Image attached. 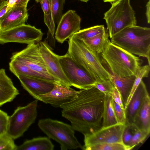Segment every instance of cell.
Here are the masks:
<instances>
[{"mask_svg":"<svg viewBox=\"0 0 150 150\" xmlns=\"http://www.w3.org/2000/svg\"><path fill=\"white\" fill-rule=\"evenodd\" d=\"M63 72L71 86L81 90L94 86L96 82L81 67L67 52L59 55Z\"/></svg>","mask_w":150,"mask_h":150,"instance_id":"obj_9","label":"cell"},{"mask_svg":"<svg viewBox=\"0 0 150 150\" xmlns=\"http://www.w3.org/2000/svg\"><path fill=\"white\" fill-rule=\"evenodd\" d=\"M23 88L35 99L39 96L46 94L52 90L55 83L45 80L20 75L17 77Z\"/></svg>","mask_w":150,"mask_h":150,"instance_id":"obj_16","label":"cell"},{"mask_svg":"<svg viewBox=\"0 0 150 150\" xmlns=\"http://www.w3.org/2000/svg\"><path fill=\"white\" fill-rule=\"evenodd\" d=\"M105 95H111L115 86L110 79L101 83H96L94 86Z\"/></svg>","mask_w":150,"mask_h":150,"instance_id":"obj_34","label":"cell"},{"mask_svg":"<svg viewBox=\"0 0 150 150\" xmlns=\"http://www.w3.org/2000/svg\"><path fill=\"white\" fill-rule=\"evenodd\" d=\"M146 16L147 20V22L149 24L150 23V1L149 0L147 2L146 6Z\"/></svg>","mask_w":150,"mask_h":150,"instance_id":"obj_38","label":"cell"},{"mask_svg":"<svg viewBox=\"0 0 150 150\" xmlns=\"http://www.w3.org/2000/svg\"><path fill=\"white\" fill-rule=\"evenodd\" d=\"M79 91L60 83H56L53 88L50 91L39 96V100L50 104L54 107H60L63 104L68 102L73 99Z\"/></svg>","mask_w":150,"mask_h":150,"instance_id":"obj_14","label":"cell"},{"mask_svg":"<svg viewBox=\"0 0 150 150\" xmlns=\"http://www.w3.org/2000/svg\"><path fill=\"white\" fill-rule=\"evenodd\" d=\"M9 117L7 113L0 109V135L6 133Z\"/></svg>","mask_w":150,"mask_h":150,"instance_id":"obj_35","label":"cell"},{"mask_svg":"<svg viewBox=\"0 0 150 150\" xmlns=\"http://www.w3.org/2000/svg\"><path fill=\"white\" fill-rule=\"evenodd\" d=\"M79 0V1H82V2H88V1H89L90 0Z\"/></svg>","mask_w":150,"mask_h":150,"instance_id":"obj_43","label":"cell"},{"mask_svg":"<svg viewBox=\"0 0 150 150\" xmlns=\"http://www.w3.org/2000/svg\"><path fill=\"white\" fill-rule=\"evenodd\" d=\"M149 94L142 80L138 86L125 108V124L132 125L134 117Z\"/></svg>","mask_w":150,"mask_h":150,"instance_id":"obj_17","label":"cell"},{"mask_svg":"<svg viewBox=\"0 0 150 150\" xmlns=\"http://www.w3.org/2000/svg\"><path fill=\"white\" fill-rule=\"evenodd\" d=\"M38 125L48 137L60 144L62 150L82 149L83 146L75 136V130L71 125L47 118L40 120Z\"/></svg>","mask_w":150,"mask_h":150,"instance_id":"obj_5","label":"cell"},{"mask_svg":"<svg viewBox=\"0 0 150 150\" xmlns=\"http://www.w3.org/2000/svg\"><path fill=\"white\" fill-rule=\"evenodd\" d=\"M10 59H15L24 64L41 76L46 81L54 83H60L48 73L38 43L28 45L22 50L13 53Z\"/></svg>","mask_w":150,"mask_h":150,"instance_id":"obj_8","label":"cell"},{"mask_svg":"<svg viewBox=\"0 0 150 150\" xmlns=\"http://www.w3.org/2000/svg\"><path fill=\"white\" fill-rule=\"evenodd\" d=\"M28 16L27 6L15 5L0 18V32L25 24Z\"/></svg>","mask_w":150,"mask_h":150,"instance_id":"obj_15","label":"cell"},{"mask_svg":"<svg viewBox=\"0 0 150 150\" xmlns=\"http://www.w3.org/2000/svg\"><path fill=\"white\" fill-rule=\"evenodd\" d=\"M19 94L11 79L7 76L5 70L0 69V107L12 101Z\"/></svg>","mask_w":150,"mask_h":150,"instance_id":"obj_18","label":"cell"},{"mask_svg":"<svg viewBox=\"0 0 150 150\" xmlns=\"http://www.w3.org/2000/svg\"><path fill=\"white\" fill-rule=\"evenodd\" d=\"M101 62L106 69L118 76H136L142 61L113 44L109 40L102 53Z\"/></svg>","mask_w":150,"mask_h":150,"instance_id":"obj_3","label":"cell"},{"mask_svg":"<svg viewBox=\"0 0 150 150\" xmlns=\"http://www.w3.org/2000/svg\"><path fill=\"white\" fill-rule=\"evenodd\" d=\"M111 43L127 52L146 58L150 65V29L136 25L127 27L110 38Z\"/></svg>","mask_w":150,"mask_h":150,"instance_id":"obj_4","label":"cell"},{"mask_svg":"<svg viewBox=\"0 0 150 150\" xmlns=\"http://www.w3.org/2000/svg\"><path fill=\"white\" fill-rule=\"evenodd\" d=\"M125 124H117L102 127L92 134L84 136V145L82 149L88 147L102 144L122 143V136Z\"/></svg>","mask_w":150,"mask_h":150,"instance_id":"obj_11","label":"cell"},{"mask_svg":"<svg viewBox=\"0 0 150 150\" xmlns=\"http://www.w3.org/2000/svg\"><path fill=\"white\" fill-rule=\"evenodd\" d=\"M111 96L113 100L120 107L123 108H124L123 106L121 95L119 91L115 87L113 88Z\"/></svg>","mask_w":150,"mask_h":150,"instance_id":"obj_36","label":"cell"},{"mask_svg":"<svg viewBox=\"0 0 150 150\" xmlns=\"http://www.w3.org/2000/svg\"><path fill=\"white\" fill-rule=\"evenodd\" d=\"M54 22L58 24L63 15L65 0H49Z\"/></svg>","mask_w":150,"mask_h":150,"instance_id":"obj_28","label":"cell"},{"mask_svg":"<svg viewBox=\"0 0 150 150\" xmlns=\"http://www.w3.org/2000/svg\"><path fill=\"white\" fill-rule=\"evenodd\" d=\"M6 1V0H0V6Z\"/></svg>","mask_w":150,"mask_h":150,"instance_id":"obj_42","label":"cell"},{"mask_svg":"<svg viewBox=\"0 0 150 150\" xmlns=\"http://www.w3.org/2000/svg\"><path fill=\"white\" fill-rule=\"evenodd\" d=\"M43 35L40 29L25 24L0 32V44L11 42L28 45L36 44L41 40Z\"/></svg>","mask_w":150,"mask_h":150,"instance_id":"obj_10","label":"cell"},{"mask_svg":"<svg viewBox=\"0 0 150 150\" xmlns=\"http://www.w3.org/2000/svg\"><path fill=\"white\" fill-rule=\"evenodd\" d=\"M109 73L111 80L115 87L120 93L124 108L131 93L136 76L127 77L118 76L114 75L110 70L106 69Z\"/></svg>","mask_w":150,"mask_h":150,"instance_id":"obj_19","label":"cell"},{"mask_svg":"<svg viewBox=\"0 0 150 150\" xmlns=\"http://www.w3.org/2000/svg\"><path fill=\"white\" fill-rule=\"evenodd\" d=\"M137 129L149 135L150 132V98L148 96L137 113L132 124Z\"/></svg>","mask_w":150,"mask_h":150,"instance_id":"obj_20","label":"cell"},{"mask_svg":"<svg viewBox=\"0 0 150 150\" xmlns=\"http://www.w3.org/2000/svg\"><path fill=\"white\" fill-rule=\"evenodd\" d=\"M54 146L48 137H38L25 141L16 150H53Z\"/></svg>","mask_w":150,"mask_h":150,"instance_id":"obj_21","label":"cell"},{"mask_svg":"<svg viewBox=\"0 0 150 150\" xmlns=\"http://www.w3.org/2000/svg\"><path fill=\"white\" fill-rule=\"evenodd\" d=\"M38 43L40 52L50 74L61 84L67 87L71 86L62 70L59 55L53 52L46 42L40 41Z\"/></svg>","mask_w":150,"mask_h":150,"instance_id":"obj_12","label":"cell"},{"mask_svg":"<svg viewBox=\"0 0 150 150\" xmlns=\"http://www.w3.org/2000/svg\"><path fill=\"white\" fill-rule=\"evenodd\" d=\"M81 21V17L75 11L70 10L67 11L63 15L57 24L55 39L63 43L80 30Z\"/></svg>","mask_w":150,"mask_h":150,"instance_id":"obj_13","label":"cell"},{"mask_svg":"<svg viewBox=\"0 0 150 150\" xmlns=\"http://www.w3.org/2000/svg\"><path fill=\"white\" fill-rule=\"evenodd\" d=\"M105 97L95 86L81 89L71 100L60 106L62 116L75 131L84 136L92 134L102 127Z\"/></svg>","mask_w":150,"mask_h":150,"instance_id":"obj_1","label":"cell"},{"mask_svg":"<svg viewBox=\"0 0 150 150\" xmlns=\"http://www.w3.org/2000/svg\"><path fill=\"white\" fill-rule=\"evenodd\" d=\"M85 150H126L125 145L122 143H113L102 144L85 148Z\"/></svg>","mask_w":150,"mask_h":150,"instance_id":"obj_29","label":"cell"},{"mask_svg":"<svg viewBox=\"0 0 150 150\" xmlns=\"http://www.w3.org/2000/svg\"><path fill=\"white\" fill-rule=\"evenodd\" d=\"M109 40L108 33L105 31L93 37L82 41L90 50L100 54Z\"/></svg>","mask_w":150,"mask_h":150,"instance_id":"obj_22","label":"cell"},{"mask_svg":"<svg viewBox=\"0 0 150 150\" xmlns=\"http://www.w3.org/2000/svg\"><path fill=\"white\" fill-rule=\"evenodd\" d=\"M112 103L114 113L118 124H125L126 118L125 109L120 107L113 100Z\"/></svg>","mask_w":150,"mask_h":150,"instance_id":"obj_32","label":"cell"},{"mask_svg":"<svg viewBox=\"0 0 150 150\" xmlns=\"http://www.w3.org/2000/svg\"><path fill=\"white\" fill-rule=\"evenodd\" d=\"M148 135L144 132L136 129L127 147V150L132 149L137 144L143 142Z\"/></svg>","mask_w":150,"mask_h":150,"instance_id":"obj_30","label":"cell"},{"mask_svg":"<svg viewBox=\"0 0 150 150\" xmlns=\"http://www.w3.org/2000/svg\"><path fill=\"white\" fill-rule=\"evenodd\" d=\"M10 59L9 65V70L16 77L22 75L45 80L41 76L22 63L15 59Z\"/></svg>","mask_w":150,"mask_h":150,"instance_id":"obj_24","label":"cell"},{"mask_svg":"<svg viewBox=\"0 0 150 150\" xmlns=\"http://www.w3.org/2000/svg\"><path fill=\"white\" fill-rule=\"evenodd\" d=\"M30 0H17L15 5L27 6Z\"/></svg>","mask_w":150,"mask_h":150,"instance_id":"obj_40","label":"cell"},{"mask_svg":"<svg viewBox=\"0 0 150 150\" xmlns=\"http://www.w3.org/2000/svg\"><path fill=\"white\" fill-rule=\"evenodd\" d=\"M150 70V65L149 64L142 66H141L139 68L136 76L135 79L131 93L127 100L126 107L128 104L132 96L138 86L142 80V79L144 78L148 77Z\"/></svg>","mask_w":150,"mask_h":150,"instance_id":"obj_27","label":"cell"},{"mask_svg":"<svg viewBox=\"0 0 150 150\" xmlns=\"http://www.w3.org/2000/svg\"><path fill=\"white\" fill-rule=\"evenodd\" d=\"M125 125L122 134V143L126 147L127 150V147L137 129L132 125Z\"/></svg>","mask_w":150,"mask_h":150,"instance_id":"obj_33","label":"cell"},{"mask_svg":"<svg viewBox=\"0 0 150 150\" xmlns=\"http://www.w3.org/2000/svg\"><path fill=\"white\" fill-rule=\"evenodd\" d=\"M105 31L103 25H97L80 30L73 35L83 40L93 37Z\"/></svg>","mask_w":150,"mask_h":150,"instance_id":"obj_26","label":"cell"},{"mask_svg":"<svg viewBox=\"0 0 150 150\" xmlns=\"http://www.w3.org/2000/svg\"><path fill=\"white\" fill-rule=\"evenodd\" d=\"M111 4V8L104 13L103 18L110 38L126 27L136 25L130 0H116Z\"/></svg>","mask_w":150,"mask_h":150,"instance_id":"obj_6","label":"cell"},{"mask_svg":"<svg viewBox=\"0 0 150 150\" xmlns=\"http://www.w3.org/2000/svg\"><path fill=\"white\" fill-rule=\"evenodd\" d=\"M40 2L44 15V22L48 28V34L54 39L55 26L54 21L49 0H36Z\"/></svg>","mask_w":150,"mask_h":150,"instance_id":"obj_25","label":"cell"},{"mask_svg":"<svg viewBox=\"0 0 150 150\" xmlns=\"http://www.w3.org/2000/svg\"><path fill=\"white\" fill-rule=\"evenodd\" d=\"M38 100L35 99L27 105L18 106L9 117L6 133L13 139L22 136L33 123L37 117Z\"/></svg>","mask_w":150,"mask_h":150,"instance_id":"obj_7","label":"cell"},{"mask_svg":"<svg viewBox=\"0 0 150 150\" xmlns=\"http://www.w3.org/2000/svg\"><path fill=\"white\" fill-rule=\"evenodd\" d=\"M14 139L6 133L0 135V150H16Z\"/></svg>","mask_w":150,"mask_h":150,"instance_id":"obj_31","label":"cell"},{"mask_svg":"<svg viewBox=\"0 0 150 150\" xmlns=\"http://www.w3.org/2000/svg\"><path fill=\"white\" fill-rule=\"evenodd\" d=\"M68 41L67 52L71 58L97 83L111 79L109 73L103 65L99 54L88 48L74 35Z\"/></svg>","mask_w":150,"mask_h":150,"instance_id":"obj_2","label":"cell"},{"mask_svg":"<svg viewBox=\"0 0 150 150\" xmlns=\"http://www.w3.org/2000/svg\"><path fill=\"white\" fill-rule=\"evenodd\" d=\"M112 100L111 95H105L102 127L118 124L114 112Z\"/></svg>","mask_w":150,"mask_h":150,"instance_id":"obj_23","label":"cell"},{"mask_svg":"<svg viewBox=\"0 0 150 150\" xmlns=\"http://www.w3.org/2000/svg\"><path fill=\"white\" fill-rule=\"evenodd\" d=\"M7 1H8V3L6 12L15 5L17 0H7Z\"/></svg>","mask_w":150,"mask_h":150,"instance_id":"obj_39","label":"cell"},{"mask_svg":"<svg viewBox=\"0 0 150 150\" xmlns=\"http://www.w3.org/2000/svg\"><path fill=\"white\" fill-rule=\"evenodd\" d=\"M8 1L6 0L0 6V18L6 12Z\"/></svg>","mask_w":150,"mask_h":150,"instance_id":"obj_37","label":"cell"},{"mask_svg":"<svg viewBox=\"0 0 150 150\" xmlns=\"http://www.w3.org/2000/svg\"><path fill=\"white\" fill-rule=\"evenodd\" d=\"M104 2H109L111 3H112L115 1L116 0H103Z\"/></svg>","mask_w":150,"mask_h":150,"instance_id":"obj_41","label":"cell"}]
</instances>
